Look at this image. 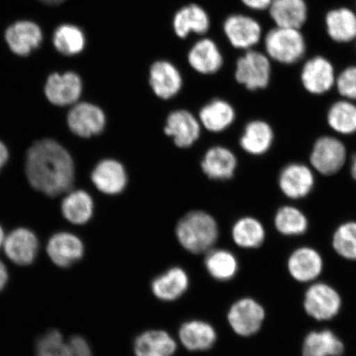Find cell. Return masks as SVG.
I'll use <instances>...</instances> for the list:
<instances>
[{"label":"cell","mask_w":356,"mask_h":356,"mask_svg":"<svg viewBox=\"0 0 356 356\" xmlns=\"http://www.w3.org/2000/svg\"><path fill=\"white\" fill-rule=\"evenodd\" d=\"M26 173L33 188L54 197L72 188L74 164L63 146L56 140L44 139L29 149Z\"/></svg>","instance_id":"obj_1"},{"label":"cell","mask_w":356,"mask_h":356,"mask_svg":"<svg viewBox=\"0 0 356 356\" xmlns=\"http://www.w3.org/2000/svg\"><path fill=\"white\" fill-rule=\"evenodd\" d=\"M350 173L354 180L356 181V154L353 156V161H351Z\"/></svg>","instance_id":"obj_43"},{"label":"cell","mask_w":356,"mask_h":356,"mask_svg":"<svg viewBox=\"0 0 356 356\" xmlns=\"http://www.w3.org/2000/svg\"><path fill=\"white\" fill-rule=\"evenodd\" d=\"M4 239H6V238H4L3 230L2 229V227L0 226V248H1L3 246Z\"/></svg>","instance_id":"obj_45"},{"label":"cell","mask_w":356,"mask_h":356,"mask_svg":"<svg viewBox=\"0 0 356 356\" xmlns=\"http://www.w3.org/2000/svg\"><path fill=\"white\" fill-rule=\"evenodd\" d=\"M164 132L173 138L178 148H188L199 139L200 123L190 111L177 110L169 114Z\"/></svg>","instance_id":"obj_16"},{"label":"cell","mask_w":356,"mask_h":356,"mask_svg":"<svg viewBox=\"0 0 356 356\" xmlns=\"http://www.w3.org/2000/svg\"><path fill=\"white\" fill-rule=\"evenodd\" d=\"M97 189L106 195L122 193L127 185L126 168L115 159H104L93 168L91 175Z\"/></svg>","instance_id":"obj_14"},{"label":"cell","mask_w":356,"mask_h":356,"mask_svg":"<svg viewBox=\"0 0 356 356\" xmlns=\"http://www.w3.org/2000/svg\"><path fill=\"white\" fill-rule=\"evenodd\" d=\"M176 350L175 339L160 330L145 332L136 337L134 343L136 356H172Z\"/></svg>","instance_id":"obj_28"},{"label":"cell","mask_w":356,"mask_h":356,"mask_svg":"<svg viewBox=\"0 0 356 356\" xmlns=\"http://www.w3.org/2000/svg\"><path fill=\"white\" fill-rule=\"evenodd\" d=\"M327 120L329 127L342 135L355 133L356 105L343 99L337 101L329 108Z\"/></svg>","instance_id":"obj_33"},{"label":"cell","mask_w":356,"mask_h":356,"mask_svg":"<svg viewBox=\"0 0 356 356\" xmlns=\"http://www.w3.org/2000/svg\"><path fill=\"white\" fill-rule=\"evenodd\" d=\"M282 193L291 199L304 198L314 186V176L309 167L301 163H291L284 167L279 177Z\"/></svg>","instance_id":"obj_19"},{"label":"cell","mask_w":356,"mask_h":356,"mask_svg":"<svg viewBox=\"0 0 356 356\" xmlns=\"http://www.w3.org/2000/svg\"><path fill=\"white\" fill-rule=\"evenodd\" d=\"M204 265L211 277L220 282H227L234 278L238 270V261L235 256L225 249L209 252Z\"/></svg>","instance_id":"obj_35"},{"label":"cell","mask_w":356,"mask_h":356,"mask_svg":"<svg viewBox=\"0 0 356 356\" xmlns=\"http://www.w3.org/2000/svg\"><path fill=\"white\" fill-rule=\"evenodd\" d=\"M341 305L340 293L327 283L312 284L305 293V313L316 321H329L337 317Z\"/></svg>","instance_id":"obj_5"},{"label":"cell","mask_w":356,"mask_h":356,"mask_svg":"<svg viewBox=\"0 0 356 356\" xmlns=\"http://www.w3.org/2000/svg\"><path fill=\"white\" fill-rule=\"evenodd\" d=\"M242 2L252 10L264 11L269 10L273 0H242Z\"/></svg>","instance_id":"obj_40"},{"label":"cell","mask_w":356,"mask_h":356,"mask_svg":"<svg viewBox=\"0 0 356 356\" xmlns=\"http://www.w3.org/2000/svg\"><path fill=\"white\" fill-rule=\"evenodd\" d=\"M328 38L337 44H348L356 40V11L341 6L332 8L324 17Z\"/></svg>","instance_id":"obj_18"},{"label":"cell","mask_w":356,"mask_h":356,"mask_svg":"<svg viewBox=\"0 0 356 356\" xmlns=\"http://www.w3.org/2000/svg\"><path fill=\"white\" fill-rule=\"evenodd\" d=\"M8 280V269L3 262L0 261V291L6 286Z\"/></svg>","instance_id":"obj_41"},{"label":"cell","mask_w":356,"mask_h":356,"mask_svg":"<svg viewBox=\"0 0 356 356\" xmlns=\"http://www.w3.org/2000/svg\"><path fill=\"white\" fill-rule=\"evenodd\" d=\"M275 226L278 232L283 235L299 236L308 229L309 222L299 209L284 207L275 215Z\"/></svg>","instance_id":"obj_36"},{"label":"cell","mask_w":356,"mask_h":356,"mask_svg":"<svg viewBox=\"0 0 356 356\" xmlns=\"http://www.w3.org/2000/svg\"><path fill=\"white\" fill-rule=\"evenodd\" d=\"M273 73L271 60L266 53L249 50L236 65L235 79L249 91L268 87Z\"/></svg>","instance_id":"obj_4"},{"label":"cell","mask_w":356,"mask_h":356,"mask_svg":"<svg viewBox=\"0 0 356 356\" xmlns=\"http://www.w3.org/2000/svg\"><path fill=\"white\" fill-rule=\"evenodd\" d=\"M266 54L280 65H293L306 55L307 42L302 30L275 26L264 38Z\"/></svg>","instance_id":"obj_3"},{"label":"cell","mask_w":356,"mask_h":356,"mask_svg":"<svg viewBox=\"0 0 356 356\" xmlns=\"http://www.w3.org/2000/svg\"><path fill=\"white\" fill-rule=\"evenodd\" d=\"M6 38L13 53L26 56L40 46L42 41V33L34 22L21 21L7 29Z\"/></svg>","instance_id":"obj_22"},{"label":"cell","mask_w":356,"mask_h":356,"mask_svg":"<svg viewBox=\"0 0 356 356\" xmlns=\"http://www.w3.org/2000/svg\"><path fill=\"white\" fill-rule=\"evenodd\" d=\"M188 62L198 73L211 74L218 72L222 65L219 48L211 39L200 40L191 49Z\"/></svg>","instance_id":"obj_26"},{"label":"cell","mask_w":356,"mask_h":356,"mask_svg":"<svg viewBox=\"0 0 356 356\" xmlns=\"http://www.w3.org/2000/svg\"><path fill=\"white\" fill-rule=\"evenodd\" d=\"M95 203L87 191H71L61 204V211L65 219L74 225L86 224L93 215Z\"/></svg>","instance_id":"obj_32"},{"label":"cell","mask_w":356,"mask_h":356,"mask_svg":"<svg viewBox=\"0 0 356 356\" xmlns=\"http://www.w3.org/2000/svg\"><path fill=\"white\" fill-rule=\"evenodd\" d=\"M337 75L335 67L328 58L314 56L302 66L300 82L310 95H323L335 87Z\"/></svg>","instance_id":"obj_6"},{"label":"cell","mask_w":356,"mask_h":356,"mask_svg":"<svg viewBox=\"0 0 356 356\" xmlns=\"http://www.w3.org/2000/svg\"><path fill=\"white\" fill-rule=\"evenodd\" d=\"M47 4H50V6H57V4H60L64 1V0H40Z\"/></svg>","instance_id":"obj_44"},{"label":"cell","mask_w":356,"mask_h":356,"mask_svg":"<svg viewBox=\"0 0 356 356\" xmlns=\"http://www.w3.org/2000/svg\"><path fill=\"white\" fill-rule=\"evenodd\" d=\"M35 356H92L90 346L80 336L65 341L58 330H51L39 338L35 345Z\"/></svg>","instance_id":"obj_9"},{"label":"cell","mask_w":356,"mask_h":356,"mask_svg":"<svg viewBox=\"0 0 356 356\" xmlns=\"http://www.w3.org/2000/svg\"><path fill=\"white\" fill-rule=\"evenodd\" d=\"M3 250L13 264L29 266L38 255L39 242L32 231L19 228L12 231L3 242Z\"/></svg>","instance_id":"obj_13"},{"label":"cell","mask_w":356,"mask_h":356,"mask_svg":"<svg viewBox=\"0 0 356 356\" xmlns=\"http://www.w3.org/2000/svg\"><path fill=\"white\" fill-rule=\"evenodd\" d=\"M335 87L342 99L356 101V65L346 67L337 75Z\"/></svg>","instance_id":"obj_39"},{"label":"cell","mask_w":356,"mask_h":356,"mask_svg":"<svg viewBox=\"0 0 356 356\" xmlns=\"http://www.w3.org/2000/svg\"><path fill=\"white\" fill-rule=\"evenodd\" d=\"M355 52H356V40H355Z\"/></svg>","instance_id":"obj_46"},{"label":"cell","mask_w":356,"mask_h":356,"mask_svg":"<svg viewBox=\"0 0 356 356\" xmlns=\"http://www.w3.org/2000/svg\"><path fill=\"white\" fill-rule=\"evenodd\" d=\"M188 286V274L184 269L177 266L154 279L151 288L159 300L173 301L184 296Z\"/></svg>","instance_id":"obj_24"},{"label":"cell","mask_w":356,"mask_h":356,"mask_svg":"<svg viewBox=\"0 0 356 356\" xmlns=\"http://www.w3.org/2000/svg\"><path fill=\"white\" fill-rule=\"evenodd\" d=\"M176 235L186 251L200 254L211 251L216 243L219 238V227L208 213L191 211L178 222Z\"/></svg>","instance_id":"obj_2"},{"label":"cell","mask_w":356,"mask_h":356,"mask_svg":"<svg viewBox=\"0 0 356 356\" xmlns=\"http://www.w3.org/2000/svg\"><path fill=\"white\" fill-rule=\"evenodd\" d=\"M266 318L261 305L251 298H243L231 307L228 320L233 330L241 337H251L260 331Z\"/></svg>","instance_id":"obj_7"},{"label":"cell","mask_w":356,"mask_h":356,"mask_svg":"<svg viewBox=\"0 0 356 356\" xmlns=\"http://www.w3.org/2000/svg\"><path fill=\"white\" fill-rule=\"evenodd\" d=\"M82 89L81 79L76 74H53L48 78L44 93L52 104L65 106L76 102L81 96Z\"/></svg>","instance_id":"obj_15"},{"label":"cell","mask_w":356,"mask_h":356,"mask_svg":"<svg viewBox=\"0 0 356 356\" xmlns=\"http://www.w3.org/2000/svg\"><path fill=\"white\" fill-rule=\"evenodd\" d=\"M332 247L345 259L356 261V222H346L338 227L333 234Z\"/></svg>","instance_id":"obj_38"},{"label":"cell","mask_w":356,"mask_h":356,"mask_svg":"<svg viewBox=\"0 0 356 356\" xmlns=\"http://www.w3.org/2000/svg\"><path fill=\"white\" fill-rule=\"evenodd\" d=\"M237 163L232 151L225 147L215 146L204 154L202 168L211 179L224 181L233 177Z\"/></svg>","instance_id":"obj_23"},{"label":"cell","mask_w":356,"mask_h":356,"mask_svg":"<svg viewBox=\"0 0 356 356\" xmlns=\"http://www.w3.org/2000/svg\"><path fill=\"white\" fill-rule=\"evenodd\" d=\"M8 159V150L6 145L0 141V170L6 165Z\"/></svg>","instance_id":"obj_42"},{"label":"cell","mask_w":356,"mask_h":356,"mask_svg":"<svg viewBox=\"0 0 356 356\" xmlns=\"http://www.w3.org/2000/svg\"><path fill=\"white\" fill-rule=\"evenodd\" d=\"M274 134L270 124L261 120L247 124L241 138L240 145L247 153L261 155L268 151L273 145Z\"/></svg>","instance_id":"obj_30"},{"label":"cell","mask_w":356,"mask_h":356,"mask_svg":"<svg viewBox=\"0 0 356 356\" xmlns=\"http://www.w3.org/2000/svg\"><path fill=\"white\" fill-rule=\"evenodd\" d=\"M200 123L211 132H221L229 128L235 120V111L229 102L215 99L204 105L199 114Z\"/></svg>","instance_id":"obj_31"},{"label":"cell","mask_w":356,"mask_h":356,"mask_svg":"<svg viewBox=\"0 0 356 356\" xmlns=\"http://www.w3.org/2000/svg\"><path fill=\"white\" fill-rule=\"evenodd\" d=\"M287 268L289 275L296 282H314L323 273V257L315 249L302 247L296 249L289 256Z\"/></svg>","instance_id":"obj_12"},{"label":"cell","mask_w":356,"mask_h":356,"mask_svg":"<svg viewBox=\"0 0 356 356\" xmlns=\"http://www.w3.org/2000/svg\"><path fill=\"white\" fill-rule=\"evenodd\" d=\"M355 7H356V1H355Z\"/></svg>","instance_id":"obj_47"},{"label":"cell","mask_w":356,"mask_h":356,"mask_svg":"<svg viewBox=\"0 0 356 356\" xmlns=\"http://www.w3.org/2000/svg\"><path fill=\"white\" fill-rule=\"evenodd\" d=\"M225 33L233 47L242 50H252L262 38L261 26L252 17L234 15L226 19Z\"/></svg>","instance_id":"obj_11"},{"label":"cell","mask_w":356,"mask_h":356,"mask_svg":"<svg viewBox=\"0 0 356 356\" xmlns=\"http://www.w3.org/2000/svg\"><path fill=\"white\" fill-rule=\"evenodd\" d=\"M179 337L186 349L202 351L211 349L215 345L217 334L211 324L194 320L181 325Z\"/></svg>","instance_id":"obj_29"},{"label":"cell","mask_w":356,"mask_h":356,"mask_svg":"<svg viewBox=\"0 0 356 356\" xmlns=\"http://www.w3.org/2000/svg\"><path fill=\"white\" fill-rule=\"evenodd\" d=\"M343 342L328 329L307 334L302 344V356H341L344 353Z\"/></svg>","instance_id":"obj_25"},{"label":"cell","mask_w":356,"mask_h":356,"mask_svg":"<svg viewBox=\"0 0 356 356\" xmlns=\"http://www.w3.org/2000/svg\"><path fill=\"white\" fill-rule=\"evenodd\" d=\"M67 122L74 135L90 138L104 131L106 119L104 111L99 106L81 102L70 111Z\"/></svg>","instance_id":"obj_10"},{"label":"cell","mask_w":356,"mask_h":356,"mask_svg":"<svg viewBox=\"0 0 356 356\" xmlns=\"http://www.w3.org/2000/svg\"><path fill=\"white\" fill-rule=\"evenodd\" d=\"M47 251L53 264L67 268L81 259L84 246L77 236L61 232L53 235L49 240Z\"/></svg>","instance_id":"obj_17"},{"label":"cell","mask_w":356,"mask_h":356,"mask_svg":"<svg viewBox=\"0 0 356 356\" xmlns=\"http://www.w3.org/2000/svg\"><path fill=\"white\" fill-rule=\"evenodd\" d=\"M275 26L302 30L309 19L306 0H273L268 10Z\"/></svg>","instance_id":"obj_20"},{"label":"cell","mask_w":356,"mask_h":356,"mask_svg":"<svg viewBox=\"0 0 356 356\" xmlns=\"http://www.w3.org/2000/svg\"><path fill=\"white\" fill-rule=\"evenodd\" d=\"M57 51L65 56L79 54L86 46V38L81 30L73 25H62L53 37Z\"/></svg>","instance_id":"obj_37"},{"label":"cell","mask_w":356,"mask_h":356,"mask_svg":"<svg viewBox=\"0 0 356 356\" xmlns=\"http://www.w3.org/2000/svg\"><path fill=\"white\" fill-rule=\"evenodd\" d=\"M346 149L343 143L336 138H319L314 145L310 162L316 170L323 175H335L344 166Z\"/></svg>","instance_id":"obj_8"},{"label":"cell","mask_w":356,"mask_h":356,"mask_svg":"<svg viewBox=\"0 0 356 356\" xmlns=\"http://www.w3.org/2000/svg\"><path fill=\"white\" fill-rule=\"evenodd\" d=\"M232 237L239 247L257 248L264 243L266 231L261 222L255 218L244 217L233 226Z\"/></svg>","instance_id":"obj_34"},{"label":"cell","mask_w":356,"mask_h":356,"mask_svg":"<svg viewBox=\"0 0 356 356\" xmlns=\"http://www.w3.org/2000/svg\"><path fill=\"white\" fill-rule=\"evenodd\" d=\"M149 83L156 96L167 100L180 92L182 78L179 71L170 62L159 60L151 66Z\"/></svg>","instance_id":"obj_21"},{"label":"cell","mask_w":356,"mask_h":356,"mask_svg":"<svg viewBox=\"0 0 356 356\" xmlns=\"http://www.w3.org/2000/svg\"><path fill=\"white\" fill-rule=\"evenodd\" d=\"M210 26V17L207 13L197 4L181 8L173 19V29L181 38H186L191 33H207Z\"/></svg>","instance_id":"obj_27"}]
</instances>
